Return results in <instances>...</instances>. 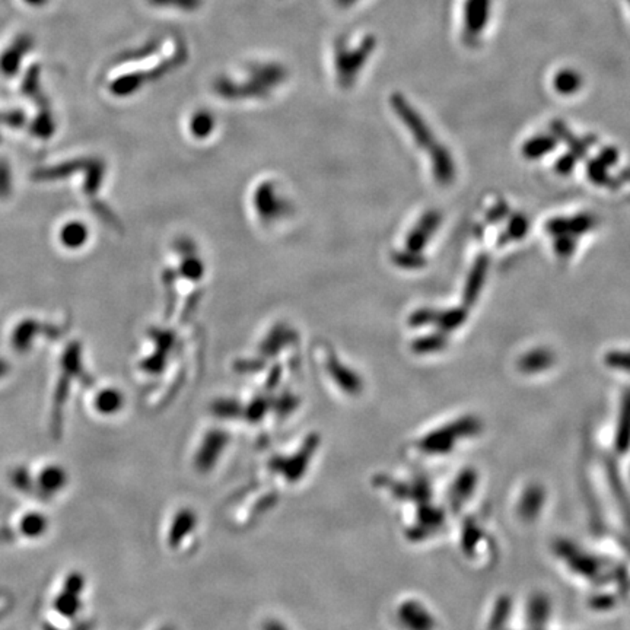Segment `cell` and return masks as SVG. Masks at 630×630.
Wrapping results in <instances>:
<instances>
[{
  "label": "cell",
  "mask_w": 630,
  "mask_h": 630,
  "mask_svg": "<svg viewBox=\"0 0 630 630\" xmlns=\"http://www.w3.org/2000/svg\"><path fill=\"white\" fill-rule=\"evenodd\" d=\"M67 471L59 464H49L37 476V489L42 497L50 498L67 485Z\"/></svg>",
  "instance_id": "9c48e42d"
},
{
  "label": "cell",
  "mask_w": 630,
  "mask_h": 630,
  "mask_svg": "<svg viewBox=\"0 0 630 630\" xmlns=\"http://www.w3.org/2000/svg\"><path fill=\"white\" fill-rule=\"evenodd\" d=\"M83 162L85 161H72V162L61 164L59 167L41 170V171L35 172L34 178H37V179H61V178L69 177L71 174L82 170L83 168V165H82Z\"/></svg>",
  "instance_id": "603a6c76"
},
{
  "label": "cell",
  "mask_w": 630,
  "mask_h": 630,
  "mask_svg": "<svg viewBox=\"0 0 630 630\" xmlns=\"http://www.w3.org/2000/svg\"><path fill=\"white\" fill-rule=\"evenodd\" d=\"M597 227V219L591 213H579L572 218H566V234L568 235H582L587 234Z\"/></svg>",
  "instance_id": "7402d4cb"
},
{
  "label": "cell",
  "mask_w": 630,
  "mask_h": 630,
  "mask_svg": "<svg viewBox=\"0 0 630 630\" xmlns=\"http://www.w3.org/2000/svg\"><path fill=\"white\" fill-rule=\"evenodd\" d=\"M629 442H630V391H627L624 394L623 403H622L617 446H620L622 449H626L629 446Z\"/></svg>",
  "instance_id": "d4e9b609"
},
{
  "label": "cell",
  "mask_w": 630,
  "mask_h": 630,
  "mask_svg": "<svg viewBox=\"0 0 630 630\" xmlns=\"http://www.w3.org/2000/svg\"><path fill=\"white\" fill-rule=\"evenodd\" d=\"M429 155L432 160V170H434V177L436 182L442 186L451 184L454 182L456 174H457L453 155L449 153V150L445 146H442L439 143H435L429 149Z\"/></svg>",
  "instance_id": "ba28073f"
},
{
  "label": "cell",
  "mask_w": 630,
  "mask_h": 630,
  "mask_svg": "<svg viewBox=\"0 0 630 630\" xmlns=\"http://www.w3.org/2000/svg\"><path fill=\"white\" fill-rule=\"evenodd\" d=\"M543 505V492L540 489H530V492L525 494L523 504H521V513L528 518V516H534L535 512H538L540 506Z\"/></svg>",
  "instance_id": "1f68e13d"
},
{
  "label": "cell",
  "mask_w": 630,
  "mask_h": 630,
  "mask_svg": "<svg viewBox=\"0 0 630 630\" xmlns=\"http://www.w3.org/2000/svg\"><path fill=\"white\" fill-rule=\"evenodd\" d=\"M11 193V170L6 161L0 160V197Z\"/></svg>",
  "instance_id": "8d00e7d4"
},
{
  "label": "cell",
  "mask_w": 630,
  "mask_h": 630,
  "mask_svg": "<svg viewBox=\"0 0 630 630\" xmlns=\"http://www.w3.org/2000/svg\"><path fill=\"white\" fill-rule=\"evenodd\" d=\"M528 228H530L528 219L524 215H521V213H515L509 219L506 232L504 234V237L499 238V244L501 242L505 244V242H508L511 239H521V238H524L527 235V232H528Z\"/></svg>",
  "instance_id": "cb8c5ba5"
},
{
  "label": "cell",
  "mask_w": 630,
  "mask_h": 630,
  "mask_svg": "<svg viewBox=\"0 0 630 630\" xmlns=\"http://www.w3.org/2000/svg\"><path fill=\"white\" fill-rule=\"evenodd\" d=\"M357 2H359V0H334V5L337 8L347 9V8H352L353 5H356Z\"/></svg>",
  "instance_id": "b9f144b4"
},
{
  "label": "cell",
  "mask_w": 630,
  "mask_h": 630,
  "mask_svg": "<svg viewBox=\"0 0 630 630\" xmlns=\"http://www.w3.org/2000/svg\"><path fill=\"white\" fill-rule=\"evenodd\" d=\"M191 131L197 138H206L212 133L215 126V119L210 112L198 111L191 119Z\"/></svg>",
  "instance_id": "83f0119b"
},
{
  "label": "cell",
  "mask_w": 630,
  "mask_h": 630,
  "mask_svg": "<svg viewBox=\"0 0 630 630\" xmlns=\"http://www.w3.org/2000/svg\"><path fill=\"white\" fill-rule=\"evenodd\" d=\"M172 531H171V542L174 545H178L183 540V535H189L193 530L194 525V515L190 511H183L179 512V515L174 520L172 524Z\"/></svg>",
  "instance_id": "484cf974"
},
{
  "label": "cell",
  "mask_w": 630,
  "mask_h": 630,
  "mask_svg": "<svg viewBox=\"0 0 630 630\" xmlns=\"http://www.w3.org/2000/svg\"><path fill=\"white\" fill-rule=\"evenodd\" d=\"M60 239L67 249L71 250L81 249L88 239V228L78 220L66 223L60 232Z\"/></svg>",
  "instance_id": "ac0fdd59"
},
{
  "label": "cell",
  "mask_w": 630,
  "mask_h": 630,
  "mask_svg": "<svg viewBox=\"0 0 630 630\" xmlns=\"http://www.w3.org/2000/svg\"><path fill=\"white\" fill-rule=\"evenodd\" d=\"M489 0H468L464 12V25L470 35L480 32L486 27Z\"/></svg>",
  "instance_id": "8fae6325"
},
{
  "label": "cell",
  "mask_w": 630,
  "mask_h": 630,
  "mask_svg": "<svg viewBox=\"0 0 630 630\" xmlns=\"http://www.w3.org/2000/svg\"><path fill=\"white\" fill-rule=\"evenodd\" d=\"M398 617L404 626L412 630H431L434 623L429 613L423 609V605L413 601H408L401 605Z\"/></svg>",
  "instance_id": "30bf717a"
},
{
  "label": "cell",
  "mask_w": 630,
  "mask_h": 630,
  "mask_svg": "<svg viewBox=\"0 0 630 630\" xmlns=\"http://www.w3.org/2000/svg\"><path fill=\"white\" fill-rule=\"evenodd\" d=\"M19 533L27 538H38L49 530V520L41 512H28L19 520Z\"/></svg>",
  "instance_id": "2e32d148"
},
{
  "label": "cell",
  "mask_w": 630,
  "mask_h": 630,
  "mask_svg": "<svg viewBox=\"0 0 630 630\" xmlns=\"http://www.w3.org/2000/svg\"><path fill=\"white\" fill-rule=\"evenodd\" d=\"M376 40L374 35H365L356 46L350 44L345 38H337L334 42L333 61L334 72L337 76V83L342 88L353 86L357 75L361 73L367 64L369 56L374 53Z\"/></svg>",
  "instance_id": "7a4b0ae2"
},
{
  "label": "cell",
  "mask_w": 630,
  "mask_h": 630,
  "mask_svg": "<svg viewBox=\"0 0 630 630\" xmlns=\"http://www.w3.org/2000/svg\"><path fill=\"white\" fill-rule=\"evenodd\" d=\"M553 364H554V353L549 349L538 347L533 349L531 352L520 357L518 368L525 374H534L550 368Z\"/></svg>",
  "instance_id": "7c38bea8"
},
{
  "label": "cell",
  "mask_w": 630,
  "mask_h": 630,
  "mask_svg": "<svg viewBox=\"0 0 630 630\" xmlns=\"http://www.w3.org/2000/svg\"><path fill=\"white\" fill-rule=\"evenodd\" d=\"M587 174L591 182L597 186H612L613 179L609 177L607 167L598 160H591L587 165Z\"/></svg>",
  "instance_id": "f1b7e54d"
},
{
  "label": "cell",
  "mask_w": 630,
  "mask_h": 630,
  "mask_svg": "<svg viewBox=\"0 0 630 630\" xmlns=\"http://www.w3.org/2000/svg\"><path fill=\"white\" fill-rule=\"evenodd\" d=\"M576 160H578V158L575 155H572L571 152L564 155V156H560L559 160H557V162H556V171L559 174H561V175L571 174L573 171V168H575Z\"/></svg>",
  "instance_id": "74e56055"
},
{
  "label": "cell",
  "mask_w": 630,
  "mask_h": 630,
  "mask_svg": "<svg viewBox=\"0 0 630 630\" xmlns=\"http://www.w3.org/2000/svg\"><path fill=\"white\" fill-rule=\"evenodd\" d=\"M85 588V578L79 572H71L63 582L61 591L53 601V609L64 619H75L82 609V593Z\"/></svg>",
  "instance_id": "277c9868"
},
{
  "label": "cell",
  "mask_w": 630,
  "mask_h": 630,
  "mask_svg": "<svg viewBox=\"0 0 630 630\" xmlns=\"http://www.w3.org/2000/svg\"><path fill=\"white\" fill-rule=\"evenodd\" d=\"M42 330V326L34 320L22 321L12 335V345L18 352H27L34 340V337Z\"/></svg>",
  "instance_id": "9a60e30c"
},
{
  "label": "cell",
  "mask_w": 630,
  "mask_h": 630,
  "mask_svg": "<svg viewBox=\"0 0 630 630\" xmlns=\"http://www.w3.org/2000/svg\"><path fill=\"white\" fill-rule=\"evenodd\" d=\"M598 160H600L607 168L613 167V165H616L617 161H619V152H617V149H614V148H612V146H607V148H604V149L600 152Z\"/></svg>",
  "instance_id": "ab89813d"
},
{
  "label": "cell",
  "mask_w": 630,
  "mask_h": 630,
  "mask_svg": "<svg viewBox=\"0 0 630 630\" xmlns=\"http://www.w3.org/2000/svg\"><path fill=\"white\" fill-rule=\"evenodd\" d=\"M436 317H438V311H436V309H432V308H422V309L415 311V312L410 315L409 323H410L412 327L419 328V327H423V326H427V324L435 323V321H436Z\"/></svg>",
  "instance_id": "e575fe53"
},
{
  "label": "cell",
  "mask_w": 630,
  "mask_h": 630,
  "mask_svg": "<svg viewBox=\"0 0 630 630\" xmlns=\"http://www.w3.org/2000/svg\"><path fill=\"white\" fill-rule=\"evenodd\" d=\"M627 2H629V4H630V0H627Z\"/></svg>",
  "instance_id": "ee69618b"
},
{
  "label": "cell",
  "mask_w": 630,
  "mask_h": 630,
  "mask_svg": "<svg viewBox=\"0 0 630 630\" xmlns=\"http://www.w3.org/2000/svg\"><path fill=\"white\" fill-rule=\"evenodd\" d=\"M508 213H509V206L505 203L504 200H501V201H498V203L494 205V206L487 212L486 218H487V220H490V222H493V223H498L499 220H502L504 218H506Z\"/></svg>",
  "instance_id": "f35d334b"
},
{
  "label": "cell",
  "mask_w": 630,
  "mask_h": 630,
  "mask_svg": "<svg viewBox=\"0 0 630 630\" xmlns=\"http://www.w3.org/2000/svg\"><path fill=\"white\" fill-rule=\"evenodd\" d=\"M477 427H479V423L476 419H472V417L461 419L456 423H451V424L442 427V429L436 431L435 434L427 435L423 439L422 446H423V449H426V451H429V453H445L454 445L453 444L454 439L457 441L458 438L465 436L470 432H476Z\"/></svg>",
  "instance_id": "5b68a950"
},
{
  "label": "cell",
  "mask_w": 630,
  "mask_h": 630,
  "mask_svg": "<svg viewBox=\"0 0 630 630\" xmlns=\"http://www.w3.org/2000/svg\"><path fill=\"white\" fill-rule=\"evenodd\" d=\"M489 266H490V258L485 253L477 256L476 261L472 263L470 272H468V276H467V280H465L464 292H463L464 307H472L479 299L480 292L486 283Z\"/></svg>",
  "instance_id": "8992f818"
},
{
  "label": "cell",
  "mask_w": 630,
  "mask_h": 630,
  "mask_svg": "<svg viewBox=\"0 0 630 630\" xmlns=\"http://www.w3.org/2000/svg\"><path fill=\"white\" fill-rule=\"evenodd\" d=\"M391 107L396 111L398 119L403 121V124L412 133L415 142L420 148L429 150L435 143H438L434 131L426 124V121L422 119L419 112L412 107V104L401 94H394L391 97Z\"/></svg>",
  "instance_id": "3957f363"
},
{
  "label": "cell",
  "mask_w": 630,
  "mask_h": 630,
  "mask_svg": "<svg viewBox=\"0 0 630 630\" xmlns=\"http://www.w3.org/2000/svg\"><path fill=\"white\" fill-rule=\"evenodd\" d=\"M552 131L553 136L556 139H559L560 142H564L572 155H575L576 158H585L587 156V150H588V145L585 141H579L573 133H571V130L568 129V126L561 121H553L552 123Z\"/></svg>",
  "instance_id": "4fadbf2b"
},
{
  "label": "cell",
  "mask_w": 630,
  "mask_h": 630,
  "mask_svg": "<svg viewBox=\"0 0 630 630\" xmlns=\"http://www.w3.org/2000/svg\"><path fill=\"white\" fill-rule=\"evenodd\" d=\"M393 260L397 266H400L403 268H408V270H417L426 264V260L420 253H413L410 250L400 251V253L394 254Z\"/></svg>",
  "instance_id": "4dcf8cb0"
},
{
  "label": "cell",
  "mask_w": 630,
  "mask_h": 630,
  "mask_svg": "<svg viewBox=\"0 0 630 630\" xmlns=\"http://www.w3.org/2000/svg\"><path fill=\"white\" fill-rule=\"evenodd\" d=\"M104 175V167L101 162L91 164V168L88 171L86 179H85V191L86 193H95L102 182Z\"/></svg>",
  "instance_id": "d590c367"
},
{
  "label": "cell",
  "mask_w": 630,
  "mask_h": 630,
  "mask_svg": "<svg viewBox=\"0 0 630 630\" xmlns=\"http://www.w3.org/2000/svg\"><path fill=\"white\" fill-rule=\"evenodd\" d=\"M446 345H448L446 334L442 331H436L419 337V339H416L412 343V349L417 355H429L444 350Z\"/></svg>",
  "instance_id": "d6986e66"
},
{
  "label": "cell",
  "mask_w": 630,
  "mask_h": 630,
  "mask_svg": "<svg viewBox=\"0 0 630 630\" xmlns=\"http://www.w3.org/2000/svg\"><path fill=\"white\" fill-rule=\"evenodd\" d=\"M553 86L560 95H573L582 86V78L573 69H564L556 73Z\"/></svg>",
  "instance_id": "44dd1931"
},
{
  "label": "cell",
  "mask_w": 630,
  "mask_h": 630,
  "mask_svg": "<svg viewBox=\"0 0 630 630\" xmlns=\"http://www.w3.org/2000/svg\"><path fill=\"white\" fill-rule=\"evenodd\" d=\"M441 222H442V215L438 210L426 212L406 239L408 250L413 253H420L426 246V244L429 242L431 237L439 228Z\"/></svg>",
  "instance_id": "52a82bcc"
},
{
  "label": "cell",
  "mask_w": 630,
  "mask_h": 630,
  "mask_svg": "<svg viewBox=\"0 0 630 630\" xmlns=\"http://www.w3.org/2000/svg\"><path fill=\"white\" fill-rule=\"evenodd\" d=\"M576 237L573 235H559L554 237V251L559 257L568 258L575 253Z\"/></svg>",
  "instance_id": "d6a6232c"
},
{
  "label": "cell",
  "mask_w": 630,
  "mask_h": 630,
  "mask_svg": "<svg viewBox=\"0 0 630 630\" xmlns=\"http://www.w3.org/2000/svg\"><path fill=\"white\" fill-rule=\"evenodd\" d=\"M183 268H184V273H186L189 278H193V279L200 278L201 273H203V266H201V263L197 261V260H194V258L187 260V261L184 263Z\"/></svg>",
  "instance_id": "60d3db41"
},
{
  "label": "cell",
  "mask_w": 630,
  "mask_h": 630,
  "mask_svg": "<svg viewBox=\"0 0 630 630\" xmlns=\"http://www.w3.org/2000/svg\"><path fill=\"white\" fill-rule=\"evenodd\" d=\"M249 81H232L230 78H219L215 82V89L225 98H261L266 97L273 88L282 83L286 78V69L278 63H254L249 66Z\"/></svg>",
  "instance_id": "6da1fadb"
},
{
  "label": "cell",
  "mask_w": 630,
  "mask_h": 630,
  "mask_svg": "<svg viewBox=\"0 0 630 630\" xmlns=\"http://www.w3.org/2000/svg\"><path fill=\"white\" fill-rule=\"evenodd\" d=\"M148 4L152 5L153 8L194 12L201 8L203 0H148Z\"/></svg>",
  "instance_id": "4316f807"
},
{
  "label": "cell",
  "mask_w": 630,
  "mask_h": 630,
  "mask_svg": "<svg viewBox=\"0 0 630 630\" xmlns=\"http://www.w3.org/2000/svg\"><path fill=\"white\" fill-rule=\"evenodd\" d=\"M123 394L119 390L107 388L98 393L95 398V409L101 415H114L123 408Z\"/></svg>",
  "instance_id": "ffe728a7"
},
{
  "label": "cell",
  "mask_w": 630,
  "mask_h": 630,
  "mask_svg": "<svg viewBox=\"0 0 630 630\" xmlns=\"http://www.w3.org/2000/svg\"><path fill=\"white\" fill-rule=\"evenodd\" d=\"M557 145V139L554 136H549V134H538V136H534L531 139H528L523 148V156L527 158V160H538V158H543L545 155L550 153Z\"/></svg>",
  "instance_id": "5bb4252c"
},
{
  "label": "cell",
  "mask_w": 630,
  "mask_h": 630,
  "mask_svg": "<svg viewBox=\"0 0 630 630\" xmlns=\"http://www.w3.org/2000/svg\"><path fill=\"white\" fill-rule=\"evenodd\" d=\"M9 364L5 361V359H0V378H4L5 375H8L9 372Z\"/></svg>",
  "instance_id": "7bdbcfd3"
},
{
  "label": "cell",
  "mask_w": 630,
  "mask_h": 630,
  "mask_svg": "<svg viewBox=\"0 0 630 630\" xmlns=\"http://www.w3.org/2000/svg\"><path fill=\"white\" fill-rule=\"evenodd\" d=\"M467 309L465 307H456V308H449L445 311H438V317L435 324L438 326L439 331L448 334L451 331H456L457 328H460L465 320H467Z\"/></svg>",
  "instance_id": "e0dca14e"
},
{
  "label": "cell",
  "mask_w": 630,
  "mask_h": 630,
  "mask_svg": "<svg viewBox=\"0 0 630 630\" xmlns=\"http://www.w3.org/2000/svg\"><path fill=\"white\" fill-rule=\"evenodd\" d=\"M11 483L19 490L24 493H30L34 489V479L31 477L30 471L25 467H16L11 471Z\"/></svg>",
  "instance_id": "f546056e"
},
{
  "label": "cell",
  "mask_w": 630,
  "mask_h": 630,
  "mask_svg": "<svg viewBox=\"0 0 630 630\" xmlns=\"http://www.w3.org/2000/svg\"><path fill=\"white\" fill-rule=\"evenodd\" d=\"M605 365L613 369H622L630 372V352L613 350L604 356Z\"/></svg>",
  "instance_id": "836d02e7"
}]
</instances>
